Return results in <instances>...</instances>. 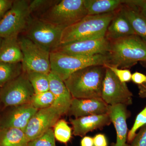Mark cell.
<instances>
[{"label":"cell","mask_w":146,"mask_h":146,"mask_svg":"<svg viewBox=\"0 0 146 146\" xmlns=\"http://www.w3.org/2000/svg\"><path fill=\"white\" fill-rule=\"evenodd\" d=\"M125 3L134 6L139 13L146 18V0H125Z\"/></svg>","instance_id":"1f68e13d"},{"label":"cell","mask_w":146,"mask_h":146,"mask_svg":"<svg viewBox=\"0 0 146 146\" xmlns=\"http://www.w3.org/2000/svg\"><path fill=\"white\" fill-rule=\"evenodd\" d=\"M107 54L108 65L127 69L146 61V43L136 35L110 41Z\"/></svg>","instance_id":"7a4b0ae2"},{"label":"cell","mask_w":146,"mask_h":146,"mask_svg":"<svg viewBox=\"0 0 146 146\" xmlns=\"http://www.w3.org/2000/svg\"><path fill=\"white\" fill-rule=\"evenodd\" d=\"M104 66L109 68L122 82L126 83L131 80L132 74L129 70L120 69L115 66L108 65H104Z\"/></svg>","instance_id":"f546056e"},{"label":"cell","mask_w":146,"mask_h":146,"mask_svg":"<svg viewBox=\"0 0 146 146\" xmlns=\"http://www.w3.org/2000/svg\"><path fill=\"white\" fill-rule=\"evenodd\" d=\"M121 6L115 11L106 30L105 37L110 41L136 35Z\"/></svg>","instance_id":"ac0fdd59"},{"label":"cell","mask_w":146,"mask_h":146,"mask_svg":"<svg viewBox=\"0 0 146 146\" xmlns=\"http://www.w3.org/2000/svg\"><path fill=\"white\" fill-rule=\"evenodd\" d=\"M3 38L0 37V48H1V45L2 42Z\"/></svg>","instance_id":"74e56055"},{"label":"cell","mask_w":146,"mask_h":146,"mask_svg":"<svg viewBox=\"0 0 146 146\" xmlns=\"http://www.w3.org/2000/svg\"><path fill=\"white\" fill-rule=\"evenodd\" d=\"M29 1L13 0L12 7L0 21V37L19 35L26 29L30 19Z\"/></svg>","instance_id":"ba28073f"},{"label":"cell","mask_w":146,"mask_h":146,"mask_svg":"<svg viewBox=\"0 0 146 146\" xmlns=\"http://www.w3.org/2000/svg\"><path fill=\"white\" fill-rule=\"evenodd\" d=\"M13 0H0V21L12 7Z\"/></svg>","instance_id":"d6a6232c"},{"label":"cell","mask_w":146,"mask_h":146,"mask_svg":"<svg viewBox=\"0 0 146 146\" xmlns=\"http://www.w3.org/2000/svg\"><path fill=\"white\" fill-rule=\"evenodd\" d=\"M49 91L52 93L54 101L52 106L56 108L62 116L67 115L73 98L64 82L50 72L49 74Z\"/></svg>","instance_id":"2e32d148"},{"label":"cell","mask_w":146,"mask_h":146,"mask_svg":"<svg viewBox=\"0 0 146 146\" xmlns=\"http://www.w3.org/2000/svg\"><path fill=\"white\" fill-rule=\"evenodd\" d=\"M28 146H56L52 128L50 129L41 136L29 141Z\"/></svg>","instance_id":"83f0119b"},{"label":"cell","mask_w":146,"mask_h":146,"mask_svg":"<svg viewBox=\"0 0 146 146\" xmlns=\"http://www.w3.org/2000/svg\"><path fill=\"white\" fill-rule=\"evenodd\" d=\"M70 121L72 126L73 135L82 137L90 131L102 129L112 123L108 114L74 118Z\"/></svg>","instance_id":"e0dca14e"},{"label":"cell","mask_w":146,"mask_h":146,"mask_svg":"<svg viewBox=\"0 0 146 146\" xmlns=\"http://www.w3.org/2000/svg\"><path fill=\"white\" fill-rule=\"evenodd\" d=\"M139 97L142 98H146V83H144L141 85H138Z\"/></svg>","instance_id":"8d00e7d4"},{"label":"cell","mask_w":146,"mask_h":146,"mask_svg":"<svg viewBox=\"0 0 146 146\" xmlns=\"http://www.w3.org/2000/svg\"><path fill=\"white\" fill-rule=\"evenodd\" d=\"M121 7L135 34L146 43V18L134 6L124 2Z\"/></svg>","instance_id":"ffe728a7"},{"label":"cell","mask_w":146,"mask_h":146,"mask_svg":"<svg viewBox=\"0 0 146 146\" xmlns=\"http://www.w3.org/2000/svg\"><path fill=\"white\" fill-rule=\"evenodd\" d=\"M109 46L110 41L104 37L60 45L54 51L71 55L92 56L107 54Z\"/></svg>","instance_id":"7c38bea8"},{"label":"cell","mask_w":146,"mask_h":146,"mask_svg":"<svg viewBox=\"0 0 146 146\" xmlns=\"http://www.w3.org/2000/svg\"><path fill=\"white\" fill-rule=\"evenodd\" d=\"M127 106L121 104L108 106V114L117 133L116 143H112L111 146H129L127 143L128 131L127 119L128 112Z\"/></svg>","instance_id":"9a60e30c"},{"label":"cell","mask_w":146,"mask_h":146,"mask_svg":"<svg viewBox=\"0 0 146 146\" xmlns=\"http://www.w3.org/2000/svg\"><path fill=\"white\" fill-rule=\"evenodd\" d=\"M0 118V129L14 128L25 131L31 118L37 111L30 104L7 107Z\"/></svg>","instance_id":"4fadbf2b"},{"label":"cell","mask_w":146,"mask_h":146,"mask_svg":"<svg viewBox=\"0 0 146 146\" xmlns=\"http://www.w3.org/2000/svg\"><path fill=\"white\" fill-rule=\"evenodd\" d=\"M87 15L84 0H60L38 18L66 28L76 23Z\"/></svg>","instance_id":"5b68a950"},{"label":"cell","mask_w":146,"mask_h":146,"mask_svg":"<svg viewBox=\"0 0 146 146\" xmlns=\"http://www.w3.org/2000/svg\"><path fill=\"white\" fill-rule=\"evenodd\" d=\"M0 90H1V88H0Z\"/></svg>","instance_id":"ab89813d"},{"label":"cell","mask_w":146,"mask_h":146,"mask_svg":"<svg viewBox=\"0 0 146 146\" xmlns=\"http://www.w3.org/2000/svg\"><path fill=\"white\" fill-rule=\"evenodd\" d=\"M129 146H146V124L141 128Z\"/></svg>","instance_id":"4dcf8cb0"},{"label":"cell","mask_w":146,"mask_h":146,"mask_svg":"<svg viewBox=\"0 0 146 146\" xmlns=\"http://www.w3.org/2000/svg\"><path fill=\"white\" fill-rule=\"evenodd\" d=\"M54 98L50 91L35 94L32 98L30 104L37 110L48 108L52 106Z\"/></svg>","instance_id":"4316f807"},{"label":"cell","mask_w":146,"mask_h":146,"mask_svg":"<svg viewBox=\"0 0 146 146\" xmlns=\"http://www.w3.org/2000/svg\"><path fill=\"white\" fill-rule=\"evenodd\" d=\"M54 133L55 139L62 143L67 144L72 137V128L68 125L65 120L60 119L55 124Z\"/></svg>","instance_id":"484cf974"},{"label":"cell","mask_w":146,"mask_h":146,"mask_svg":"<svg viewBox=\"0 0 146 146\" xmlns=\"http://www.w3.org/2000/svg\"><path fill=\"white\" fill-rule=\"evenodd\" d=\"M106 68L92 65L75 72L64 81L74 98H101Z\"/></svg>","instance_id":"6da1fadb"},{"label":"cell","mask_w":146,"mask_h":146,"mask_svg":"<svg viewBox=\"0 0 146 146\" xmlns=\"http://www.w3.org/2000/svg\"><path fill=\"white\" fill-rule=\"evenodd\" d=\"M124 2V0H84V4L88 15H98L116 11Z\"/></svg>","instance_id":"44dd1931"},{"label":"cell","mask_w":146,"mask_h":146,"mask_svg":"<svg viewBox=\"0 0 146 146\" xmlns=\"http://www.w3.org/2000/svg\"><path fill=\"white\" fill-rule=\"evenodd\" d=\"M34 89L25 72L6 84L0 90V102L5 108L30 103Z\"/></svg>","instance_id":"9c48e42d"},{"label":"cell","mask_w":146,"mask_h":146,"mask_svg":"<svg viewBox=\"0 0 146 146\" xmlns=\"http://www.w3.org/2000/svg\"><path fill=\"white\" fill-rule=\"evenodd\" d=\"M24 72L26 74L29 81L33 87L35 94L49 91V74L32 71Z\"/></svg>","instance_id":"cb8c5ba5"},{"label":"cell","mask_w":146,"mask_h":146,"mask_svg":"<svg viewBox=\"0 0 146 146\" xmlns=\"http://www.w3.org/2000/svg\"><path fill=\"white\" fill-rule=\"evenodd\" d=\"M51 72L63 81L73 73L92 65L108 64L107 54H97L92 56H79L65 54L54 51L50 53Z\"/></svg>","instance_id":"277c9868"},{"label":"cell","mask_w":146,"mask_h":146,"mask_svg":"<svg viewBox=\"0 0 146 146\" xmlns=\"http://www.w3.org/2000/svg\"><path fill=\"white\" fill-rule=\"evenodd\" d=\"M131 80L134 83L141 85L144 83H146V76L142 73L136 72L131 75Z\"/></svg>","instance_id":"e575fe53"},{"label":"cell","mask_w":146,"mask_h":146,"mask_svg":"<svg viewBox=\"0 0 146 146\" xmlns=\"http://www.w3.org/2000/svg\"><path fill=\"white\" fill-rule=\"evenodd\" d=\"M19 35L3 38L0 48V62L22 63L23 54L18 41Z\"/></svg>","instance_id":"d6986e66"},{"label":"cell","mask_w":146,"mask_h":146,"mask_svg":"<svg viewBox=\"0 0 146 146\" xmlns=\"http://www.w3.org/2000/svg\"><path fill=\"white\" fill-rule=\"evenodd\" d=\"M94 146H108L107 138L104 134L99 133L94 138Z\"/></svg>","instance_id":"836d02e7"},{"label":"cell","mask_w":146,"mask_h":146,"mask_svg":"<svg viewBox=\"0 0 146 146\" xmlns=\"http://www.w3.org/2000/svg\"><path fill=\"white\" fill-rule=\"evenodd\" d=\"M108 106L102 98H73L67 115L78 118L90 115L108 114Z\"/></svg>","instance_id":"5bb4252c"},{"label":"cell","mask_w":146,"mask_h":146,"mask_svg":"<svg viewBox=\"0 0 146 146\" xmlns=\"http://www.w3.org/2000/svg\"><path fill=\"white\" fill-rule=\"evenodd\" d=\"M29 142L24 131L14 128L0 129V146H28Z\"/></svg>","instance_id":"7402d4cb"},{"label":"cell","mask_w":146,"mask_h":146,"mask_svg":"<svg viewBox=\"0 0 146 146\" xmlns=\"http://www.w3.org/2000/svg\"><path fill=\"white\" fill-rule=\"evenodd\" d=\"M18 41L23 53L22 65L24 72L49 74L50 52L25 36H18Z\"/></svg>","instance_id":"52a82bcc"},{"label":"cell","mask_w":146,"mask_h":146,"mask_svg":"<svg viewBox=\"0 0 146 146\" xmlns=\"http://www.w3.org/2000/svg\"><path fill=\"white\" fill-rule=\"evenodd\" d=\"M146 124V106L137 115L133 126L128 131L127 140L128 143H131L136 136L137 130Z\"/></svg>","instance_id":"f1b7e54d"},{"label":"cell","mask_w":146,"mask_h":146,"mask_svg":"<svg viewBox=\"0 0 146 146\" xmlns=\"http://www.w3.org/2000/svg\"><path fill=\"white\" fill-rule=\"evenodd\" d=\"M81 146H94V139L92 137L85 136L82 139L80 142Z\"/></svg>","instance_id":"d590c367"},{"label":"cell","mask_w":146,"mask_h":146,"mask_svg":"<svg viewBox=\"0 0 146 146\" xmlns=\"http://www.w3.org/2000/svg\"><path fill=\"white\" fill-rule=\"evenodd\" d=\"M62 116L60 112L52 106L37 110L24 131L29 142L52 128Z\"/></svg>","instance_id":"8fae6325"},{"label":"cell","mask_w":146,"mask_h":146,"mask_svg":"<svg viewBox=\"0 0 146 146\" xmlns=\"http://www.w3.org/2000/svg\"><path fill=\"white\" fill-rule=\"evenodd\" d=\"M101 98L108 105L132 104L133 94L126 83L122 82L109 68L106 67Z\"/></svg>","instance_id":"30bf717a"},{"label":"cell","mask_w":146,"mask_h":146,"mask_svg":"<svg viewBox=\"0 0 146 146\" xmlns=\"http://www.w3.org/2000/svg\"><path fill=\"white\" fill-rule=\"evenodd\" d=\"M58 1V0L29 1V9L31 16L32 18H39Z\"/></svg>","instance_id":"d4e9b609"},{"label":"cell","mask_w":146,"mask_h":146,"mask_svg":"<svg viewBox=\"0 0 146 146\" xmlns=\"http://www.w3.org/2000/svg\"><path fill=\"white\" fill-rule=\"evenodd\" d=\"M116 11L101 15H87L76 23L65 28L61 35L60 45L105 37Z\"/></svg>","instance_id":"3957f363"},{"label":"cell","mask_w":146,"mask_h":146,"mask_svg":"<svg viewBox=\"0 0 146 146\" xmlns=\"http://www.w3.org/2000/svg\"><path fill=\"white\" fill-rule=\"evenodd\" d=\"M2 104L1 103V102H0V108H1V106Z\"/></svg>","instance_id":"f35d334b"},{"label":"cell","mask_w":146,"mask_h":146,"mask_svg":"<svg viewBox=\"0 0 146 146\" xmlns=\"http://www.w3.org/2000/svg\"><path fill=\"white\" fill-rule=\"evenodd\" d=\"M65 28L31 17L24 33L27 38L51 52L60 45Z\"/></svg>","instance_id":"8992f818"},{"label":"cell","mask_w":146,"mask_h":146,"mask_svg":"<svg viewBox=\"0 0 146 146\" xmlns=\"http://www.w3.org/2000/svg\"><path fill=\"white\" fill-rule=\"evenodd\" d=\"M23 72L22 63L0 62V88L16 78Z\"/></svg>","instance_id":"603a6c76"}]
</instances>
